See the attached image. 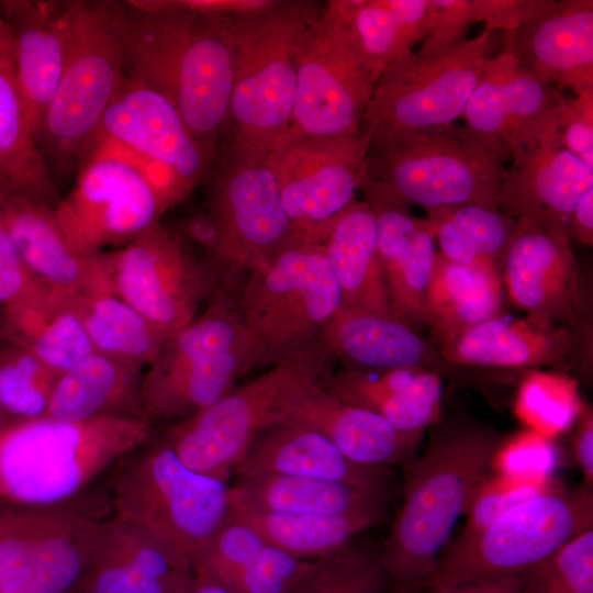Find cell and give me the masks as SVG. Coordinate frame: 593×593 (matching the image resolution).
I'll return each instance as SVG.
<instances>
[{"label": "cell", "mask_w": 593, "mask_h": 593, "mask_svg": "<svg viewBox=\"0 0 593 593\" xmlns=\"http://www.w3.org/2000/svg\"><path fill=\"white\" fill-rule=\"evenodd\" d=\"M295 76L292 115L284 134L317 138L360 135L376 83L329 1L300 37Z\"/></svg>", "instance_id": "14"}, {"label": "cell", "mask_w": 593, "mask_h": 593, "mask_svg": "<svg viewBox=\"0 0 593 593\" xmlns=\"http://www.w3.org/2000/svg\"><path fill=\"white\" fill-rule=\"evenodd\" d=\"M59 373L24 348L0 357V401L3 413L15 421L43 417Z\"/></svg>", "instance_id": "45"}, {"label": "cell", "mask_w": 593, "mask_h": 593, "mask_svg": "<svg viewBox=\"0 0 593 593\" xmlns=\"http://www.w3.org/2000/svg\"><path fill=\"white\" fill-rule=\"evenodd\" d=\"M123 44L124 72L169 99L214 164L232 92L228 15L179 0L125 1Z\"/></svg>", "instance_id": "1"}, {"label": "cell", "mask_w": 593, "mask_h": 593, "mask_svg": "<svg viewBox=\"0 0 593 593\" xmlns=\"http://www.w3.org/2000/svg\"><path fill=\"white\" fill-rule=\"evenodd\" d=\"M3 410H2V405H1V401H0V428L4 425L3 421H2V416H3Z\"/></svg>", "instance_id": "61"}, {"label": "cell", "mask_w": 593, "mask_h": 593, "mask_svg": "<svg viewBox=\"0 0 593 593\" xmlns=\"http://www.w3.org/2000/svg\"><path fill=\"white\" fill-rule=\"evenodd\" d=\"M81 318L94 350L116 361L149 365L166 339L121 298L97 292L69 301Z\"/></svg>", "instance_id": "41"}, {"label": "cell", "mask_w": 593, "mask_h": 593, "mask_svg": "<svg viewBox=\"0 0 593 593\" xmlns=\"http://www.w3.org/2000/svg\"><path fill=\"white\" fill-rule=\"evenodd\" d=\"M503 45L557 91L593 90L592 0H550L538 14L503 32Z\"/></svg>", "instance_id": "23"}, {"label": "cell", "mask_w": 593, "mask_h": 593, "mask_svg": "<svg viewBox=\"0 0 593 593\" xmlns=\"http://www.w3.org/2000/svg\"><path fill=\"white\" fill-rule=\"evenodd\" d=\"M0 176L9 193L59 202L53 174L31 128L14 69V54L0 56Z\"/></svg>", "instance_id": "37"}, {"label": "cell", "mask_w": 593, "mask_h": 593, "mask_svg": "<svg viewBox=\"0 0 593 593\" xmlns=\"http://www.w3.org/2000/svg\"><path fill=\"white\" fill-rule=\"evenodd\" d=\"M238 305L267 366L321 344L342 306L321 243L299 237L256 265L242 282Z\"/></svg>", "instance_id": "10"}, {"label": "cell", "mask_w": 593, "mask_h": 593, "mask_svg": "<svg viewBox=\"0 0 593 593\" xmlns=\"http://www.w3.org/2000/svg\"><path fill=\"white\" fill-rule=\"evenodd\" d=\"M320 243L340 292L342 310L393 315L378 253L376 217L365 199L343 210Z\"/></svg>", "instance_id": "34"}, {"label": "cell", "mask_w": 593, "mask_h": 593, "mask_svg": "<svg viewBox=\"0 0 593 593\" xmlns=\"http://www.w3.org/2000/svg\"><path fill=\"white\" fill-rule=\"evenodd\" d=\"M265 353L249 332L238 290L224 287L205 311L167 337L142 378L148 421L178 423L211 406L256 368Z\"/></svg>", "instance_id": "4"}, {"label": "cell", "mask_w": 593, "mask_h": 593, "mask_svg": "<svg viewBox=\"0 0 593 593\" xmlns=\"http://www.w3.org/2000/svg\"><path fill=\"white\" fill-rule=\"evenodd\" d=\"M324 3L270 0L228 15L232 92L225 144L270 153L288 130L295 93V51Z\"/></svg>", "instance_id": "5"}, {"label": "cell", "mask_w": 593, "mask_h": 593, "mask_svg": "<svg viewBox=\"0 0 593 593\" xmlns=\"http://www.w3.org/2000/svg\"><path fill=\"white\" fill-rule=\"evenodd\" d=\"M522 577L502 578L452 586H432L428 593H522Z\"/></svg>", "instance_id": "57"}, {"label": "cell", "mask_w": 593, "mask_h": 593, "mask_svg": "<svg viewBox=\"0 0 593 593\" xmlns=\"http://www.w3.org/2000/svg\"><path fill=\"white\" fill-rule=\"evenodd\" d=\"M572 449L582 471V484L593 490V411L585 403H581L574 419Z\"/></svg>", "instance_id": "55"}, {"label": "cell", "mask_w": 593, "mask_h": 593, "mask_svg": "<svg viewBox=\"0 0 593 593\" xmlns=\"http://www.w3.org/2000/svg\"><path fill=\"white\" fill-rule=\"evenodd\" d=\"M367 152L361 133L336 138L283 134L277 141L269 163L298 237L320 243L328 224L357 199Z\"/></svg>", "instance_id": "18"}, {"label": "cell", "mask_w": 593, "mask_h": 593, "mask_svg": "<svg viewBox=\"0 0 593 593\" xmlns=\"http://www.w3.org/2000/svg\"><path fill=\"white\" fill-rule=\"evenodd\" d=\"M76 187L54 209L69 249L78 257L125 246L159 223L164 214L144 177L130 164L86 152L78 164Z\"/></svg>", "instance_id": "17"}, {"label": "cell", "mask_w": 593, "mask_h": 593, "mask_svg": "<svg viewBox=\"0 0 593 593\" xmlns=\"http://www.w3.org/2000/svg\"><path fill=\"white\" fill-rule=\"evenodd\" d=\"M496 31L432 56H398L377 80L360 133L368 147L456 123L478 82Z\"/></svg>", "instance_id": "12"}, {"label": "cell", "mask_w": 593, "mask_h": 593, "mask_svg": "<svg viewBox=\"0 0 593 593\" xmlns=\"http://www.w3.org/2000/svg\"><path fill=\"white\" fill-rule=\"evenodd\" d=\"M521 577L522 593H593V528Z\"/></svg>", "instance_id": "47"}, {"label": "cell", "mask_w": 593, "mask_h": 593, "mask_svg": "<svg viewBox=\"0 0 593 593\" xmlns=\"http://www.w3.org/2000/svg\"><path fill=\"white\" fill-rule=\"evenodd\" d=\"M0 223L33 278L54 296L71 301L94 291L91 257H78L67 246L54 209L8 193L0 204Z\"/></svg>", "instance_id": "30"}, {"label": "cell", "mask_w": 593, "mask_h": 593, "mask_svg": "<svg viewBox=\"0 0 593 593\" xmlns=\"http://www.w3.org/2000/svg\"><path fill=\"white\" fill-rule=\"evenodd\" d=\"M593 528V490L547 491L457 540L422 586H452L519 577Z\"/></svg>", "instance_id": "11"}, {"label": "cell", "mask_w": 593, "mask_h": 593, "mask_svg": "<svg viewBox=\"0 0 593 593\" xmlns=\"http://www.w3.org/2000/svg\"><path fill=\"white\" fill-rule=\"evenodd\" d=\"M5 317L20 347L59 374L96 353L81 318L68 301L20 307L5 312Z\"/></svg>", "instance_id": "42"}, {"label": "cell", "mask_w": 593, "mask_h": 593, "mask_svg": "<svg viewBox=\"0 0 593 593\" xmlns=\"http://www.w3.org/2000/svg\"><path fill=\"white\" fill-rule=\"evenodd\" d=\"M142 378L138 367L94 353L59 376L45 416L67 422L147 418L141 400Z\"/></svg>", "instance_id": "36"}, {"label": "cell", "mask_w": 593, "mask_h": 593, "mask_svg": "<svg viewBox=\"0 0 593 593\" xmlns=\"http://www.w3.org/2000/svg\"><path fill=\"white\" fill-rule=\"evenodd\" d=\"M71 593H78V592L74 591V592H71Z\"/></svg>", "instance_id": "62"}, {"label": "cell", "mask_w": 593, "mask_h": 593, "mask_svg": "<svg viewBox=\"0 0 593 593\" xmlns=\"http://www.w3.org/2000/svg\"><path fill=\"white\" fill-rule=\"evenodd\" d=\"M230 492L232 508L272 513L345 515L385 510L387 503V489L283 474L237 477Z\"/></svg>", "instance_id": "35"}, {"label": "cell", "mask_w": 593, "mask_h": 593, "mask_svg": "<svg viewBox=\"0 0 593 593\" xmlns=\"http://www.w3.org/2000/svg\"><path fill=\"white\" fill-rule=\"evenodd\" d=\"M560 93L523 68L503 45L500 54L486 59L461 119L505 163L522 132Z\"/></svg>", "instance_id": "26"}, {"label": "cell", "mask_w": 593, "mask_h": 593, "mask_svg": "<svg viewBox=\"0 0 593 593\" xmlns=\"http://www.w3.org/2000/svg\"><path fill=\"white\" fill-rule=\"evenodd\" d=\"M439 254L457 264L491 266L501 270L516 220L497 206L457 204L425 210Z\"/></svg>", "instance_id": "40"}, {"label": "cell", "mask_w": 593, "mask_h": 593, "mask_svg": "<svg viewBox=\"0 0 593 593\" xmlns=\"http://www.w3.org/2000/svg\"><path fill=\"white\" fill-rule=\"evenodd\" d=\"M328 388L404 433H424L443 421V380L426 369L343 368L333 372Z\"/></svg>", "instance_id": "32"}, {"label": "cell", "mask_w": 593, "mask_h": 593, "mask_svg": "<svg viewBox=\"0 0 593 593\" xmlns=\"http://www.w3.org/2000/svg\"><path fill=\"white\" fill-rule=\"evenodd\" d=\"M502 281L512 304L524 311L527 318L542 325L591 332L568 227L516 220Z\"/></svg>", "instance_id": "20"}, {"label": "cell", "mask_w": 593, "mask_h": 593, "mask_svg": "<svg viewBox=\"0 0 593 593\" xmlns=\"http://www.w3.org/2000/svg\"><path fill=\"white\" fill-rule=\"evenodd\" d=\"M365 200L376 217L378 253L393 315L418 331L429 327L427 294L437 253L432 223L415 216L410 205Z\"/></svg>", "instance_id": "28"}, {"label": "cell", "mask_w": 593, "mask_h": 593, "mask_svg": "<svg viewBox=\"0 0 593 593\" xmlns=\"http://www.w3.org/2000/svg\"><path fill=\"white\" fill-rule=\"evenodd\" d=\"M86 152L109 155L134 167L156 194L164 213L192 193L170 166L142 155L105 134L97 132L83 153Z\"/></svg>", "instance_id": "48"}, {"label": "cell", "mask_w": 593, "mask_h": 593, "mask_svg": "<svg viewBox=\"0 0 593 593\" xmlns=\"http://www.w3.org/2000/svg\"><path fill=\"white\" fill-rule=\"evenodd\" d=\"M231 515L283 552L302 560H316L351 544L358 534L379 524L384 510L323 515L232 508Z\"/></svg>", "instance_id": "39"}, {"label": "cell", "mask_w": 593, "mask_h": 593, "mask_svg": "<svg viewBox=\"0 0 593 593\" xmlns=\"http://www.w3.org/2000/svg\"><path fill=\"white\" fill-rule=\"evenodd\" d=\"M504 161L469 127L450 125L368 147L359 190L424 210L496 205Z\"/></svg>", "instance_id": "7"}, {"label": "cell", "mask_w": 593, "mask_h": 593, "mask_svg": "<svg viewBox=\"0 0 593 593\" xmlns=\"http://www.w3.org/2000/svg\"><path fill=\"white\" fill-rule=\"evenodd\" d=\"M225 145L210 174L208 210L221 233L226 271L242 281L299 237L283 209L269 153Z\"/></svg>", "instance_id": "15"}, {"label": "cell", "mask_w": 593, "mask_h": 593, "mask_svg": "<svg viewBox=\"0 0 593 593\" xmlns=\"http://www.w3.org/2000/svg\"><path fill=\"white\" fill-rule=\"evenodd\" d=\"M322 343L346 369L422 368L451 379H470L474 369L447 361L432 340L394 315L339 310Z\"/></svg>", "instance_id": "27"}, {"label": "cell", "mask_w": 593, "mask_h": 593, "mask_svg": "<svg viewBox=\"0 0 593 593\" xmlns=\"http://www.w3.org/2000/svg\"><path fill=\"white\" fill-rule=\"evenodd\" d=\"M193 566L142 528L113 516L99 523L78 593H179Z\"/></svg>", "instance_id": "24"}, {"label": "cell", "mask_w": 593, "mask_h": 593, "mask_svg": "<svg viewBox=\"0 0 593 593\" xmlns=\"http://www.w3.org/2000/svg\"><path fill=\"white\" fill-rule=\"evenodd\" d=\"M153 423L137 416L67 422L47 416L0 428V500L54 506L146 445Z\"/></svg>", "instance_id": "3"}, {"label": "cell", "mask_w": 593, "mask_h": 593, "mask_svg": "<svg viewBox=\"0 0 593 593\" xmlns=\"http://www.w3.org/2000/svg\"><path fill=\"white\" fill-rule=\"evenodd\" d=\"M9 193L8 191V188L2 179V177L0 176V204L3 200V198Z\"/></svg>", "instance_id": "60"}, {"label": "cell", "mask_w": 593, "mask_h": 593, "mask_svg": "<svg viewBox=\"0 0 593 593\" xmlns=\"http://www.w3.org/2000/svg\"><path fill=\"white\" fill-rule=\"evenodd\" d=\"M581 403L575 381L564 372L529 370L519 388L516 411L535 428L555 433L574 422Z\"/></svg>", "instance_id": "46"}, {"label": "cell", "mask_w": 593, "mask_h": 593, "mask_svg": "<svg viewBox=\"0 0 593 593\" xmlns=\"http://www.w3.org/2000/svg\"><path fill=\"white\" fill-rule=\"evenodd\" d=\"M234 474L295 475L380 490L387 489L393 470L355 463L317 428L289 419L262 430L237 463Z\"/></svg>", "instance_id": "29"}, {"label": "cell", "mask_w": 593, "mask_h": 593, "mask_svg": "<svg viewBox=\"0 0 593 593\" xmlns=\"http://www.w3.org/2000/svg\"><path fill=\"white\" fill-rule=\"evenodd\" d=\"M471 24V0H428L427 33L417 54L432 56L458 45Z\"/></svg>", "instance_id": "52"}, {"label": "cell", "mask_w": 593, "mask_h": 593, "mask_svg": "<svg viewBox=\"0 0 593 593\" xmlns=\"http://www.w3.org/2000/svg\"><path fill=\"white\" fill-rule=\"evenodd\" d=\"M329 3L339 14L355 52L376 83L398 56L407 53L389 0H329Z\"/></svg>", "instance_id": "43"}, {"label": "cell", "mask_w": 593, "mask_h": 593, "mask_svg": "<svg viewBox=\"0 0 593 593\" xmlns=\"http://www.w3.org/2000/svg\"><path fill=\"white\" fill-rule=\"evenodd\" d=\"M97 132L170 166L191 192L210 177L213 161L177 108L125 72Z\"/></svg>", "instance_id": "21"}, {"label": "cell", "mask_w": 593, "mask_h": 593, "mask_svg": "<svg viewBox=\"0 0 593 593\" xmlns=\"http://www.w3.org/2000/svg\"><path fill=\"white\" fill-rule=\"evenodd\" d=\"M99 523L64 505L0 500V593H71L87 568Z\"/></svg>", "instance_id": "16"}, {"label": "cell", "mask_w": 593, "mask_h": 593, "mask_svg": "<svg viewBox=\"0 0 593 593\" xmlns=\"http://www.w3.org/2000/svg\"><path fill=\"white\" fill-rule=\"evenodd\" d=\"M123 76V2L74 0L67 60L36 138L51 171L78 168Z\"/></svg>", "instance_id": "9"}, {"label": "cell", "mask_w": 593, "mask_h": 593, "mask_svg": "<svg viewBox=\"0 0 593 593\" xmlns=\"http://www.w3.org/2000/svg\"><path fill=\"white\" fill-rule=\"evenodd\" d=\"M555 114L563 146L593 170V90L573 98L560 93Z\"/></svg>", "instance_id": "51"}, {"label": "cell", "mask_w": 593, "mask_h": 593, "mask_svg": "<svg viewBox=\"0 0 593 593\" xmlns=\"http://www.w3.org/2000/svg\"><path fill=\"white\" fill-rule=\"evenodd\" d=\"M335 360L323 343L270 366L262 373L163 436L190 469L228 481L253 440L291 419L296 405L327 385Z\"/></svg>", "instance_id": "6"}, {"label": "cell", "mask_w": 593, "mask_h": 593, "mask_svg": "<svg viewBox=\"0 0 593 593\" xmlns=\"http://www.w3.org/2000/svg\"><path fill=\"white\" fill-rule=\"evenodd\" d=\"M550 0H471L472 22L494 31H512L540 11Z\"/></svg>", "instance_id": "53"}, {"label": "cell", "mask_w": 593, "mask_h": 593, "mask_svg": "<svg viewBox=\"0 0 593 593\" xmlns=\"http://www.w3.org/2000/svg\"><path fill=\"white\" fill-rule=\"evenodd\" d=\"M97 292L114 294L165 338L198 316L200 305L226 287L208 260L159 223L113 253L92 256Z\"/></svg>", "instance_id": "13"}, {"label": "cell", "mask_w": 593, "mask_h": 593, "mask_svg": "<svg viewBox=\"0 0 593 593\" xmlns=\"http://www.w3.org/2000/svg\"><path fill=\"white\" fill-rule=\"evenodd\" d=\"M0 8L13 37L16 83L37 138L67 60L74 0L3 1Z\"/></svg>", "instance_id": "25"}, {"label": "cell", "mask_w": 593, "mask_h": 593, "mask_svg": "<svg viewBox=\"0 0 593 593\" xmlns=\"http://www.w3.org/2000/svg\"><path fill=\"white\" fill-rule=\"evenodd\" d=\"M568 228L570 236L581 244L593 245V187L577 203L570 215Z\"/></svg>", "instance_id": "56"}, {"label": "cell", "mask_w": 593, "mask_h": 593, "mask_svg": "<svg viewBox=\"0 0 593 593\" xmlns=\"http://www.w3.org/2000/svg\"><path fill=\"white\" fill-rule=\"evenodd\" d=\"M112 484L115 515L193 566L228 521L231 484L187 467L164 437L127 456Z\"/></svg>", "instance_id": "8"}, {"label": "cell", "mask_w": 593, "mask_h": 593, "mask_svg": "<svg viewBox=\"0 0 593 593\" xmlns=\"http://www.w3.org/2000/svg\"><path fill=\"white\" fill-rule=\"evenodd\" d=\"M59 300L41 286L24 266L0 223V306L4 313Z\"/></svg>", "instance_id": "50"}, {"label": "cell", "mask_w": 593, "mask_h": 593, "mask_svg": "<svg viewBox=\"0 0 593 593\" xmlns=\"http://www.w3.org/2000/svg\"><path fill=\"white\" fill-rule=\"evenodd\" d=\"M584 339H589V332L542 325L502 312L435 345L447 361L465 368L529 371L551 367L567 371L581 359Z\"/></svg>", "instance_id": "22"}, {"label": "cell", "mask_w": 593, "mask_h": 593, "mask_svg": "<svg viewBox=\"0 0 593 593\" xmlns=\"http://www.w3.org/2000/svg\"><path fill=\"white\" fill-rule=\"evenodd\" d=\"M291 419L314 426L345 457L367 467L409 462L424 434L399 430L377 413L343 401L328 384L304 398Z\"/></svg>", "instance_id": "33"}, {"label": "cell", "mask_w": 593, "mask_h": 593, "mask_svg": "<svg viewBox=\"0 0 593 593\" xmlns=\"http://www.w3.org/2000/svg\"><path fill=\"white\" fill-rule=\"evenodd\" d=\"M546 490L545 485L536 482H510L486 475L467 508V524L458 540L475 536L515 505Z\"/></svg>", "instance_id": "49"}, {"label": "cell", "mask_w": 593, "mask_h": 593, "mask_svg": "<svg viewBox=\"0 0 593 593\" xmlns=\"http://www.w3.org/2000/svg\"><path fill=\"white\" fill-rule=\"evenodd\" d=\"M312 562L283 552L231 515L194 559L193 571L233 593H290Z\"/></svg>", "instance_id": "31"}, {"label": "cell", "mask_w": 593, "mask_h": 593, "mask_svg": "<svg viewBox=\"0 0 593 593\" xmlns=\"http://www.w3.org/2000/svg\"><path fill=\"white\" fill-rule=\"evenodd\" d=\"M423 456L410 463L403 501L378 560L403 586H422L439 551L488 475L503 437L470 418L433 426Z\"/></svg>", "instance_id": "2"}, {"label": "cell", "mask_w": 593, "mask_h": 593, "mask_svg": "<svg viewBox=\"0 0 593 593\" xmlns=\"http://www.w3.org/2000/svg\"><path fill=\"white\" fill-rule=\"evenodd\" d=\"M179 593H233L220 583L198 574L193 571L192 577Z\"/></svg>", "instance_id": "58"}, {"label": "cell", "mask_w": 593, "mask_h": 593, "mask_svg": "<svg viewBox=\"0 0 593 593\" xmlns=\"http://www.w3.org/2000/svg\"><path fill=\"white\" fill-rule=\"evenodd\" d=\"M502 299L500 269L452 262L437 251L427 294L432 343L502 313Z\"/></svg>", "instance_id": "38"}, {"label": "cell", "mask_w": 593, "mask_h": 593, "mask_svg": "<svg viewBox=\"0 0 593 593\" xmlns=\"http://www.w3.org/2000/svg\"><path fill=\"white\" fill-rule=\"evenodd\" d=\"M391 581L378 557L349 544L313 560L290 593H390Z\"/></svg>", "instance_id": "44"}, {"label": "cell", "mask_w": 593, "mask_h": 593, "mask_svg": "<svg viewBox=\"0 0 593 593\" xmlns=\"http://www.w3.org/2000/svg\"><path fill=\"white\" fill-rule=\"evenodd\" d=\"M510 159L497 209L515 220L568 227L577 203L593 187V170L563 146L555 104L522 132Z\"/></svg>", "instance_id": "19"}, {"label": "cell", "mask_w": 593, "mask_h": 593, "mask_svg": "<svg viewBox=\"0 0 593 593\" xmlns=\"http://www.w3.org/2000/svg\"><path fill=\"white\" fill-rule=\"evenodd\" d=\"M13 37L8 23L0 18V56L13 55Z\"/></svg>", "instance_id": "59"}, {"label": "cell", "mask_w": 593, "mask_h": 593, "mask_svg": "<svg viewBox=\"0 0 593 593\" xmlns=\"http://www.w3.org/2000/svg\"><path fill=\"white\" fill-rule=\"evenodd\" d=\"M398 21L405 52L424 40L428 26V0H389Z\"/></svg>", "instance_id": "54"}]
</instances>
